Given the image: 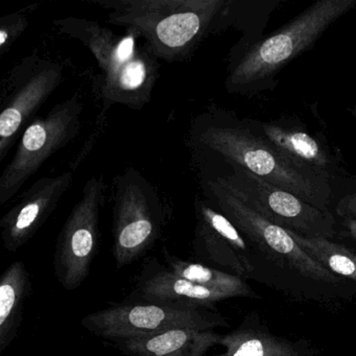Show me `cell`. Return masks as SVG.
Segmentation results:
<instances>
[{
  "mask_svg": "<svg viewBox=\"0 0 356 356\" xmlns=\"http://www.w3.org/2000/svg\"><path fill=\"white\" fill-rule=\"evenodd\" d=\"M30 291L26 264L22 260L13 262L0 279V353L9 348L17 335Z\"/></svg>",
  "mask_w": 356,
  "mask_h": 356,
  "instance_id": "e0dca14e",
  "label": "cell"
},
{
  "mask_svg": "<svg viewBox=\"0 0 356 356\" xmlns=\"http://www.w3.org/2000/svg\"><path fill=\"white\" fill-rule=\"evenodd\" d=\"M74 182V172L39 179L24 191L0 220L1 241L8 252H17L55 211Z\"/></svg>",
  "mask_w": 356,
  "mask_h": 356,
  "instance_id": "4fadbf2b",
  "label": "cell"
},
{
  "mask_svg": "<svg viewBox=\"0 0 356 356\" xmlns=\"http://www.w3.org/2000/svg\"><path fill=\"white\" fill-rule=\"evenodd\" d=\"M38 8L37 3L3 16L0 19V58L10 53L16 41L22 36L30 22V15Z\"/></svg>",
  "mask_w": 356,
  "mask_h": 356,
  "instance_id": "44dd1931",
  "label": "cell"
},
{
  "mask_svg": "<svg viewBox=\"0 0 356 356\" xmlns=\"http://www.w3.org/2000/svg\"><path fill=\"white\" fill-rule=\"evenodd\" d=\"M222 337L214 330L178 328L110 343L126 356H205Z\"/></svg>",
  "mask_w": 356,
  "mask_h": 356,
  "instance_id": "9a60e30c",
  "label": "cell"
},
{
  "mask_svg": "<svg viewBox=\"0 0 356 356\" xmlns=\"http://www.w3.org/2000/svg\"><path fill=\"white\" fill-rule=\"evenodd\" d=\"M163 258L166 268L191 282L226 293L229 298L254 296L250 285L243 278L231 273L222 272L213 266H205L199 262L181 259L170 254L165 248L163 249Z\"/></svg>",
  "mask_w": 356,
  "mask_h": 356,
  "instance_id": "d6986e66",
  "label": "cell"
},
{
  "mask_svg": "<svg viewBox=\"0 0 356 356\" xmlns=\"http://www.w3.org/2000/svg\"><path fill=\"white\" fill-rule=\"evenodd\" d=\"M195 212L197 224L193 245L195 258L226 268L243 279L251 276L253 254L241 231L201 193L195 195Z\"/></svg>",
  "mask_w": 356,
  "mask_h": 356,
  "instance_id": "7c38bea8",
  "label": "cell"
},
{
  "mask_svg": "<svg viewBox=\"0 0 356 356\" xmlns=\"http://www.w3.org/2000/svg\"><path fill=\"white\" fill-rule=\"evenodd\" d=\"M84 110L82 93L76 91L26 127L15 154L0 176L1 205L11 201L51 156L78 136Z\"/></svg>",
  "mask_w": 356,
  "mask_h": 356,
  "instance_id": "52a82bcc",
  "label": "cell"
},
{
  "mask_svg": "<svg viewBox=\"0 0 356 356\" xmlns=\"http://www.w3.org/2000/svg\"><path fill=\"white\" fill-rule=\"evenodd\" d=\"M356 0H318L272 36L235 45L228 57L227 91L253 95L272 89L275 76L314 47L327 30L355 9Z\"/></svg>",
  "mask_w": 356,
  "mask_h": 356,
  "instance_id": "277c9868",
  "label": "cell"
},
{
  "mask_svg": "<svg viewBox=\"0 0 356 356\" xmlns=\"http://www.w3.org/2000/svg\"><path fill=\"white\" fill-rule=\"evenodd\" d=\"M289 232L303 251L329 272L335 276L356 281V254L351 250L330 239L305 237L293 231Z\"/></svg>",
  "mask_w": 356,
  "mask_h": 356,
  "instance_id": "ffe728a7",
  "label": "cell"
},
{
  "mask_svg": "<svg viewBox=\"0 0 356 356\" xmlns=\"http://www.w3.org/2000/svg\"><path fill=\"white\" fill-rule=\"evenodd\" d=\"M61 35L80 41L92 54L101 74L93 79V95L99 105L95 126L72 164L78 168L97 145L115 105L143 110L151 102L160 78V63L134 30L113 32L95 20L68 17L54 20Z\"/></svg>",
  "mask_w": 356,
  "mask_h": 356,
  "instance_id": "6da1fadb",
  "label": "cell"
},
{
  "mask_svg": "<svg viewBox=\"0 0 356 356\" xmlns=\"http://www.w3.org/2000/svg\"><path fill=\"white\" fill-rule=\"evenodd\" d=\"M106 195L104 177H91L58 236L54 268L66 291L78 289L90 273L101 238L99 220Z\"/></svg>",
  "mask_w": 356,
  "mask_h": 356,
  "instance_id": "8fae6325",
  "label": "cell"
},
{
  "mask_svg": "<svg viewBox=\"0 0 356 356\" xmlns=\"http://www.w3.org/2000/svg\"><path fill=\"white\" fill-rule=\"evenodd\" d=\"M135 300L174 307L213 309L214 304L230 299L226 293L202 286L175 274L156 258H149L137 277ZM131 297V298H134Z\"/></svg>",
  "mask_w": 356,
  "mask_h": 356,
  "instance_id": "5bb4252c",
  "label": "cell"
},
{
  "mask_svg": "<svg viewBox=\"0 0 356 356\" xmlns=\"http://www.w3.org/2000/svg\"><path fill=\"white\" fill-rule=\"evenodd\" d=\"M354 115H355V118H356V107H355V109H354Z\"/></svg>",
  "mask_w": 356,
  "mask_h": 356,
  "instance_id": "cb8c5ba5",
  "label": "cell"
},
{
  "mask_svg": "<svg viewBox=\"0 0 356 356\" xmlns=\"http://www.w3.org/2000/svg\"><path fill=\"white\" fill-rule=\"evenodd\" d=\"M229 166L231 172L224 175L195 170L213 175L245 205L285 230L305 237L334 236L335 220L329 210L318 209L239 166Z\"/></svg>",
  "mask_w": 356,
  "mask_h": 356,
  "instance_id": "30bf717a",
  "label": "cell"
},
{
  "mask_svg": "<svg viewBox=\"0 0 356 356\" xmlns=\"http://www.w3.org/2000/svg\"><path fill=\"white\" fill-rule=\"evenodd\" d=\"M113 257L118 268L130 266L160 238L172 209L159 189L134 168L112 180Z\"/></svg>",
  "mask_w": 356,
  "mask_h": 356,
  "instance_id": "5b68a950",
  "label": "cell"
},
{
  "mask_svg": "<svg viewBox=\"0 0 356 356\" xmlns=\"http://www.w3.org/2000/svg\"><path fill=\"white\" fill-rule=\"evenodd\" d=\"M343 226L345 228L346 234L356 241V220L352 218H343Z\"/></svg>",
  "mask_w": 356,
  "mask_h": 356,
  "instance_id": "603a6c76",
  "label": "cell"
},
{
  "mask_svg": "<svg viewBox=\"0 0 356 356\" xmlns=\"http://www.w3.org/2000/svg\"><path fill=\"white\" fill-rule=\"evenodd\" d=\"M337 216L341 218H352L356 220V193L345 195L339 200L337 208Z\"/></svg>",
  "mask_w": 356,
  "mask_h": 356,
  "instance_id": "7402d4cb",
  "label": "cell"
},
{
  "mask_svg": "<svg viewBox=\"0 0 356 356\" xmlns=\"http://www.w3.org/2000/svg\"><path fill=\"white\" fill-rule=\"evenodd\" d=\"M63 80V65L37 51L22 58L3 76L0 88V162Z\"/></svg>",
  "mask_w": 356,
  "mask_h": 356,
  "instance_id": "ba28073f",
  "label": "cell"
},
{
  "mask_svg": "<svg viewBox=\"0 0 356 356\" xmlns=\"http://www.w3.org/2000/svg\"><path fill=\"white\" fill-rule=\"evenodd\" d=\"M201 195L226 216L250 243L279 266L318 282H341L339 277L312 259L296 243L289 231L262 218L209 172L197 170Z\"/></svg>",
  "mask_w": 356,
  "mask_h": 356,
  "instance_id": "8992f818",
  "label": "cell"
},
{
  "mask_svg": "<svg viewBox=\"0 0 356 356\" xmlns=\"http://www.w3.org/2000/svg\"><path fill=\"white\" fill-rule=\"evenodd\" d=\"M220 345L226 350L213 356H304L303 350L296 343L248 323L222 335Z\"/></svg>",
  "mask_w": 356,
  "mask_h": 356,
  "instance_id": "ac0fdd59",
  "label": "cell"
},
{
  "mask_svg": "<svg viewBox=\"0 0 356 356\" xmlns=\"http://www.w3.org/2000/svg\"><path fill=\"white\" fill-rule=\"evenodd\" d=\"M249 124L260 136L291 161L330 179L335 168L334 158L329 149L309 133L299 127L286 126L280 122L260 124L250 122Z\"/></svg>",
  "mask_w": 356,
  "mask_h": 356,
  "instance_id": "2e32d148",
  "label": "cell"
},
{
  "mask_svg": "<svg viewBox=\"0 0 356 356\" xmlns=\"http://www.w3.org/2000/svg\"><path fill=\"white\" fill-rule=\"evenodd\" d=\"M108 12L112 26L131 29L168 63L193 59L202 43L234 24L233 0H86Z\"/></svg>",
  "mask_w": 356,
  "mask_h": 356,
  "instance_id": "3957f363",
  "label": "cell"
},
{
  "mask_svg": "<svg viewBox=\"0 0 356 356\" xmlns=\"http://www.w3.org/2000/svg\"><path fill=\"white\" fill-rule=\"evenodd\" d=\"M85 329L104 341H124L170 329L214 330L228 326L216 309L174 307L154 302L130 300L89 314L81 321Z\"/></svg>",
  "mask_w": 356,
  "mask_h": 356,
  "instance_id": "9c48e42d",
  "label": "cell"
},
{
  "mask_svg": "<svg viewBox=\"0 0 356 356\" xmlns=\"http://www.w3.org/2000/svg\"><path fill=\"white\" fill-rule=\"evenodd\" d=\"M187 145L193 156H216L266 182L289 191L306 203L329 210L330 179L291 161L260 136L248 120L209 107L191 120Z\"/></svg>",
  "mask_w": 356,
  "mask_h": 356,
  "instance_id": "7a4b0ae2",
  "label": "cell"
}]
</instances>
